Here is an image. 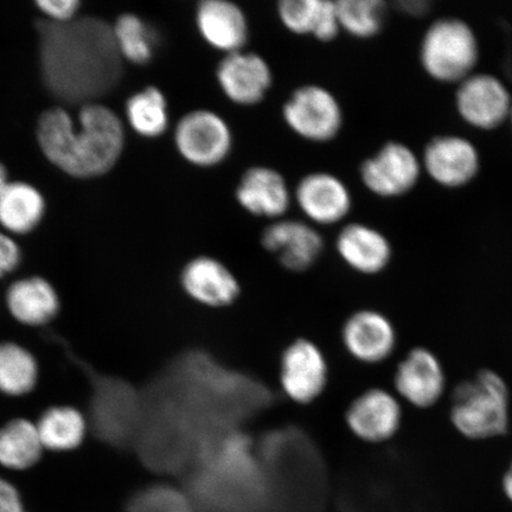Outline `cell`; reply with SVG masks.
<instances>
[{
	"instance_id": "cell-1",
	"label": "cell",
	"mask_w": 512,
	"mask_h": 512,
	"mask_svg": "<svg viewBox=\"0 0 512 512\" xmlns=\"http://www.w3.org/2000/svg\"><path fill=\"white\" fill-rule=\"evenodd\" d=\"M142 394L145 407L200 454L223 435L240 431L272 401L264 384L202 351L179 356Z\"/></svg>"
},
{
	"instance_id": "cell-2",
	"label": "cell",
	"mask_w": 512,
	"mask_h": 512,
	"mask_svg": "<svg viewBox=\"0 0 512 512\" xmlns=\"http://www.w3.org/2000/svg\"><path fill=\"white\" fill-rule=\"evenodd\" d=\"M44 86L68 105L94 104L111 93L124 75V59L113 25L92 16L36 24Z\"/></svg>"
},
{
	"instance_id": "cell-3",
	"label": "cell",
	"mask_w": 512,
	"mask_h": 512,
	"mask_svg": "<svg viewBox=\"0 0 512 512\" xmlns=\"http://www.w3.org/2000/svg\"><path fill=\"white\" fill-rule=\"evenodd\" d=\"M184 490L197 512H271L256 446L241 431L204 448Z\"/></svg>"
},
{
	"instance_id": "cell-4",
	"label": "cell",
	"mask_w": 512,
	"mask_h": 512,
	"mask_svg": "<svg viewBox=\"0 0 512 512\" xmlns=\"http://www.w3.org/2000/svg\"><path fill=\"white\" fill-rule=\"evenodd\" d=\"M37 138L50 163L78 178L107 174L125 146L123 121L111 108L95 102L82 106L78 124L62 107L43 112Z\"/></svg>"
},
{
	"instance_id": "cell-5",
	"label": "cell",
	"mask_w": 512,
	"mask_h": 512,
	"mask_svg": "<svg viewBox=\"0 0 512 512\" xmlns=\"http://www.w3.org/2000/svg\"><path fill=\"white\" fill-rule=\"evenodd\" d=\"M271 512H324L328 475L323 457L302 431H274L256 447Z\"/></svg>"
},
{
	"instance_id": "cell-6",
	"label": "cell",
	"mask_w": 512,
	"mask_h": 512,
	"mask_svg": "<svg viewBox=\"0 0 512 512\" xmlns=\"http://www.w3.org/2000/svg\"><path fill=\"white\" fill-rule=\"evenodd\" d=\"M64 352L78 366L89 383L88 422L91 432L100 443L117 450L132 447L143 414L142 389L121 377L100 373L73 354L62 339Z\"/></svg>"
},
{
	"instance_id": "cell-7",
	"label": "cell",
	"mask_w": 512,
	"mask_h": 512,
	"mask_svg": "<svg viewBox=\"0 0 512 512\" xmlns=\"http://www.w3.org/2000/svg\"><path fill=\"white\" fill-rule=\"evenodd\" d=\"M450 419L456 430L470 440L499 437L508 431L510 394L507 382L494 370H480L454 389Z\"/></svg>"
},
{
	"instance_id": "cell-8",
	"label": "cell",
	"mask_w": 512,
	"mask_h": 512,
	"mask_svg": "<svg viewBox=\"0 0 512 512\" xmlns=\"http://www.w3.org/2000/svg\"><path fill=\"white\" fill-rule=\"evenodd\" d=\"M479 60L476 31L462 18H439L421 38V68L435 82L459 85L476 73Z\"/></svg>"
},
{
	"instance_id": "cell-9",
	"label": "cell",
	"mask_w": 512,
	"mask_h": 512,
	"mask_svg": "<svg viewBox=\"0 0 512 512\" xmlns=\"http://www.w3.org/2000/svg\"><path fill=\"white\" fill-rule=\"evenodd\" d=\"M174 142L178 155L196 168L210 169L227 160L233 151L234 136L220 113L198 108L177 121Z\"/></svg>"
},
{
	"instance_id": "cell-10",
	"label": "cell",
	"mask_w": 512,
	"mask_h": 512,
	"mask_svg": "<svg viewBox=\"0 0 512 512\" xmlns=\"http://www.w3.org/2000/svg\"><path fill=\"white\" fill-rule=\"evenodd\" d=\"M283 119L298 137L317 144L332 142L344 125L341 102L328 88L319 85L297 88L285 101Z\"/></svg>"
},
{
	"instance_id": "cell-11",
	"label": "cell",
	"mask_w": 512,
	"mask_h": 512,
	"mask_svg": "<svg viewBox=\"0 0 512 512\" xmlns=\"http://www.w3.org/2000/svg\"><path fill=\"white\" fill-rule=\"evenodd\" d=\"M454 107L467 126L495 131L509 123L512 95L496 75L476 72L457 85Z\"/></svg>"
},
{
	"instance_id": "cell-12",
	"label": "cell",
	"mask_w": 512,
	"mask_h": 512,
	"mask_svg": "<svg viewBox=\"0 0 512 512\" xmlns=\"http://www.w3.org/2000/svg\"><path fill=\"white\" fill-rule=\"evenodd\" d=\"M424 175L421 158L411 146L401 142L384 144L361 165L360 177L371 194L398 198L409 194Z\"/></svg>"
},
{
	"instance_id": "cell-13",
	"label": "cell",
	"mask_w": 512,
	"mask_h": 512,
	"mask_svg": "<svg viewBox=\"0 0 512 512\" xmlns=\"http://www.w3.org/2000/svg\"><path fill=\"white\" fill-rule=\"evenodd\" d=\"M281 389L298 405H311L329 383V364L322 349L307 338L288 344L280 357Z\"/></svg>"
},
{
	"instance_id": "cell-14",
	"label": "cell",
	"mask_w": 512,
	"mask_h": 512,
	"mask_svg": "<svg viewBox=\"0 0 512 512\" xmlns=\"http://www.w3.org/2000/svg\"><path fill=\"white\" fill-rule=\"evenodd\" d=\"M424 174L445 189H462L478 177L482 158L478 147L457 134L434 137L422 151Z\"/></svg>"
},
{
	"instance_id": "cell-15",
	"label": "cell",
	"mask_w": 512,
	"mask_h": 512,
	"mask_svg": "<svg viewBox=\"0 0 512 512\" xmlns=\"http://www.w3.org/2000/svg\"><path fill=\"white\" fill-rule=\"evenodd\" d=\"M403 411L396 394L383 388H370L358 395L345 412V424L357 439L381 444L400 431Z\"/></svg>"
},
{
	"instance_id": "cell-16",
	"label": "cell",
	"mask_w": 512,
	"mask_h": 512,
	"mask_svg": "<svg viewBox=\"0 0 512 512\" xmlns=\"http://www.w3.org/2000/svg\"><path fill=\"white\" fill-rule=\"evenodd\" d=\"M216 81L221 92L236 106L261 104L273 86L270 64L259 54L241 50L223 56L217 64Z\"/></svg>"
},
{
	"instance_id": "cell-17",
	"label": "cell",
	"mask_w": 512,
	"mask_h": 512,
	"mask_svg": "<svg viewBox=\"0 0 512 512\" xmlns=\"http://www.w3.org/2000/svg\"><path fill=\"white\" fill-rule=\"evenodd\" d=\"M261 245L285 270L294 273L315 266L325 247L322 234L312 224L287 219L268 224L261 234Z\"/></svg>"
},
{
	"instance_id": "cell-18",
	"label": "cell",
	"mask_w": 512,
	"mask_h": 512,
	"mask_svg": "<svg viewBox=\"0 0 512 512\" xmlns=\"http://www.w3.org/2000/svg\"><path fill=\"white\" fill-rule=\"evenodd\" d=\"M293 198L306 219L318 226L341 223L354 206L348 185L325 171L311 172L300 179Z\"/></svg>"
},
{
	"instance_id": "cell-19",
	"label": "cell",
	"mask_w": 512,
	"mask_h": 512,
	"mask_svg": "<svg viewBox=\"0 0 512 512\" xmlns=\"http://www.w3.org/2000/svg\"><path fill=\"white\" fill-rule=\"evenodd\" d=\"M394 389L399 399L415 408L433 407L446 389L443 364L430 349H412L395 370Z\"/></svg>"
},
{
	"instance_id": "cell-20",
	"label": "cell",
	"mask_w": 512,
	"mask_h": 512,
	"mask_svg": "<svg viewBox=\"0 0 512 512\" xmlns=\"http://www.w3.org/2000/svg\"><path fill=\"white\" fill-rule=\"evenodd\" d=\"M181 287L197 304L210 309H223L236 303L241 296V285L230 268L219 259L198 255L184 265Z\"/></svg>"
},
{
	"instance_id": "cell-21",
	"label": "cell",
	"mask_w": 512,
	"mask_h": 512,
	"mask_svg": "<svg viewBox=\"0 0 512 512\" xmlns=\"http://www.w3.org/2000/svg\"><path fill=\"white\" fill-rule=\"evenodd\" d=\"M342 343L354 360L364 364H380L394 354L398 334L392 320L382 312L356 311L342 326Z\"/></svg>"
},
{
	"instance_id": "cell-22",
	"label": "cell",
	"mask_w": 512,
	"mask_h": 512,
	"mask_svg": "<svg viewBox=\"0 0 512 512\" xmlns=\"http://www.w3.org/2000/svg\"><path fill=\"white\" fill-rule=\"evenodd\" d=\"M236 202L248 214L262 219H283L292 203L286 178L270 166H252L243 172L235 189Z\"/></svg>"
},
{
	"instance_id": "cell-23",
	"label": "cell",
	"mask_w": 512,
	"mask_h": 512,
	"mask_svg": "<svg viewBox=\"0 0 512 512\" xmlns=\"http://www.w3.org/2000/svg\"><path fill=\"white\" fill-rule=\"evenodd\" d=\"M195 24L202 40L224 56L245 50L249 23L238 4L229 0H204L197 5Z\"/></svg>"
},
{
	"instance_id": "cell-24",
	"label": "cell",
	"mask_w": 512,
	"mask_h": 512,
	"mask_svg": "<svg viewBox=\"0 0 512 512\" xmlns=\"http://www.w3.org/2000/svg\"><path fill=\"white\" fill-rule=\"evenodd\" d=\"M336 249L345 265L363 275L382 273L393 258L387 236L360 222L345 224L337 235Z\"/></svg>"
},
{
	"instance_id": "cell-25",
	"label": "cell",
	"mask_w": 512,
	"mask_h": 512,
	"mask_svg": "<svg viewBox=\"0 0 512 512\" xmlns=\"http://www.w3.org/2000/svg\"><path fill=\"white\" fill-rule=\"evenodd\" d=\"M5 304L18 323L41 328L59 315L60 298L53 285L41 277L16 280L5 294Z\"/></svg>"
},
{
	"instance_id": "cell-26",
	"label": "cell",
	"mask_w": 512,
	"mask_h": 512,
	"mask_svg": "<svg viewBox=\"0 0 512 512\" xmlns=\"http://www.w3.org/2000/svg\"><path fill=\"white\" fill-rule=\"evenodd\" d=\"M277 14L284 28L294 35L312 36L326 43L341 32L336 2L330 0H281Z\"/></svg>"
},
{
	"instance_id": "cell-27",
	"label": "cell",
	"mask_w": 512,
	"mask_h": 512,
	"mask_svg": "<svg viewBox=\"0 0 512 512\" xmlns=\"http://www.w3.org/2000/svg\"><path fill=\"white\" fill-rule=\"evenodd\" d=\"M46 213L41 192L25 182H9L0 192V226L15 235H27Z\"/></svg>"
},
{
	"instance_id": "cell-28",
	"label": "cell",
	"mask_w": 512,
	"mask_h": 512,
	"mask_svg": "<svg viewBox=\"0 0 512 512\" xmlns=\"http://www.w3.org/2000/svg\"><path fill=\"white\" fill-rule=\"evenodd\" d=\"M44 450L69 452L79 448L89 432L86 416L69 406L50 407L36 424Z\"/></svg>"
},
{
	"instance_id": "cell-29",
	"label": "cell",
	"mask_w": 512,
	"mask_h": 512,
	"mask_svg": "<svg viewBox=\"0 0 512 512\" xmlns=\"http://www.w3.org/2000/svg\"><path fill=\"white\" fill-rule=\"evenodd\" d=\"M44 447L36 424L14 419L0 427V465L12 471H25L42 458Z\"/></svg>"
},
{
	"instance_id": "cell-30",
	"label": "cell",
	"mask_w": 512,
	"mask_h": 512,
	"mask_svg": "<svg viewBox=\"0 0 512 512\" xmlns=\"http://www.w3.org/2000/svg\"><path fill=\"white\" fill-rule=\"evenodd\" d=\"M125 113L128 124L140 137L158 138L169 130V102L155 86L132 94L126 102Z\"/></svg>"
},
{
	"instance_id": "cell-31",
	"label": "cell",
	"mask_w": 512,
	"mask_h": 512,
	"mask_svg": "<svg viewBox=\"0 0 512 512\" xmlns=\"http://www.w3.org/2000/svg\"><path fill=\"white\" fill-rule=\"evenodd\" d=\"M38 373L36 358L28 349L12 342L0 343V393L14 398L30 394Z\"/></svg>"
},
{
	"instance_id": "cell-32",
	"label": "cell",
	"mask_w": 512,
	"mask_h": 512,
	"mask_svg": "<svg viewBox=\"0 0 512 512\" xmlns=\"http://www.w3.org/2000/svg\"><path fill=\"white\" fill-rule=\"evenodd\" d=\"M115 42L123 59L145 66L155 57L158 36L144 19L133 14L121 15L113 25Z\"/></svg>"
},
{
	"instance_id": "cell-33",
	"label": "cell",
	"mask_w": 512,
	"mask_h": 512,
	"mask_svg": "<svg viewBox=\"0 0 512 512\" xmlns=\"http://www.w3.org/2000/svg\"><path fill=\"white\" fill-rule=\"evenodd\" d=\"M336 9L341 31L360 40L379 35L389 11L382 0H338Z\"/></svg>"
},
{
	"instance_id": "cell-34",
	"label": "cell",
	"mask_w": 512,
	"mask_h": 512,
	"mask_svg": "<svg viewBox=\"0 0 512 512\" xmlns=\"http://www.w3.org/2000/svg\"><path fill=\"white\" fill-rule=\"evenodd\" d=\"M125 512H197L185 490L168 484L146 486L127 502Z\"/></svg>"
},
{
	"instance_id": "cell-35",
	"label": "cell",
	"mask_w": 512,
	"mask_h": 512,
	"mask_svg": "<svg viewBox=\"0 0 512 512\" xmlns=\"http://www.w3.org/2000/svg\"><path fill=\"white\" fill-rule=\"evenodd\" d=\"M36 5L48 21L63 23L76 17L81 3L79 0H40Z\"/></svg>"
},
{
	"instance_id": "cell-36",
	"label": "cell",
	"mask_w": 512,
	"mask_h": 512,
	"mask_svg": "<svg viewBox=\"0 0 512 512\" xmlns=\"http://www.w3.org/2000/svg\"><path fill=\"white\" fill-rule=\"evenodd\" d=\"M22 253L16 241L0 230V279L17 270Z\"/></svg>"
},
{
	"instance_id": "cell-37",
	"label": "cell",
	"mask_w": 512,
	"mask_h": 512,
	"mask_svg": "<svg viewBox=\"0 0 512 512\" xmlns=\"http://www.w3.org/2000/svg\"><path fill=\"white\" fill-rule=\"evenodd\" d=\"M0 512H28L14 484L0 478Z\"/></svg>"
},
{
	"instance_id": "cell-38",
	"label": "cell",
	"mask_w": 512,
	"mask_h": 512,
	"mask_svg": "<svg viewBox=\"0 0 512 512\" xmlns=\"http://www.w3.org/2000/svg\"><path fill=\"white\" fill-rule=\"evenodd\" d=\"M503 490L504 494L507 495V497L510 499V502L512 503V462L508 471L505 472L503 477Z\"/></svg>"
},
{
	"instance_id": "cell-39",
	"label": "cell",
	"mask_w": 512,
	"mask_h": 512,
	"mask_svg": "<svg viewBox=\"0 0 512 512\" xmlns=\"http://www.w3.org/2000/svg\"><path fill=\"white\" fill-rule=\"evenodd\" d=\"M8 183V171H6L5 166L0 163V192H2V190L5 188V185Z\"/></svg>"
},
{
	"instance_id": "cell-40",
	"label": "cell",
	"mask_w": 512,
	"mask_h": 512,
	"mask_svg": "<svg viewBox=\"0 0 512 512\" xmlns=\"http://www.w3.org/2000/svg\"><path fill=\"white\" fill-rule=\"evenodd\" d=\"M509 123H510L511 128H512V110H511V113H510Z\"/></svg>"
}]
</instances>
